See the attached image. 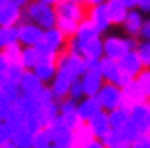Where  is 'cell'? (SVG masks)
I'll list each match as a JSON object with an SVG mask.
<instances>
[{
    "label": "cell",
    "instance_id": "29",
    "mask_svg": "<svg viewBox=\"0 0 150 148\" xmlns=\"http://www.w3.org/2000/svg\"><path fill=\"white\" fill-rule=\"evenodd\" d=\"M14 44H18L16 28H4V26H0V52L10 47V45H14Z\"/></svg>",
    "mask_w": 150,
    "mask_h": 148
},
{
    "label": "cell",
    "instance_id": "3",
    "mask_svg": "<svg viewBox=\"0 0 150 148\" xmlns=\"http://www.w3.org/2000/svg\"><path fill=\"white\" fill-rule=\"evenodd\" d=\"M22 16H24L22 22L36 24L38 28H42L44 32L55 28V12H53L52 6H45V4H40V2L32 0L30 4L22 10Z\"/></svg>",
    "mask_w": 150,
    "mask_h": 148
},
{
    "label": "cell",
    "instance_id": "37",
    "mask_svg": "<svg viewBox=\"0 0 150 148\" xmlns=\"http://www.w3.org/2000/svg\"><path fill=\"white\" fill-rule=\"evenodd\" d=\"M134 10L140 12L142 16H148L150 14V0H136L134 2Z\"/></svg>",
    "mask_w": 150,
    "mask_h": 148
},
{
    "label": "cell",
    "instance_id": "35",
    "mask_svg": "<svg viewBox=\"0 0 150 148\" xmlns=\"http://www.w3.org/2000/svg\"><path fill=\"white\" fill-rule=\"evenodd\" d=\"M69 99H71V101H75V103H77V101H81L83 97V87H81V81H79V79H75L73 83H71V87H69Z\"/></svg>",
    "mask_w": 150,
    "mask_h": 148
},
{
    "label": "cell",
    "instance_id": "18",
    "mask_svg": "<svg viewBox=\"0 0 150 148\" xmlns=\"http://www.w3.org/2000/svg\"><path fill=\"white\" fill-rule=\"evenodd\" d=\"M144 18L140 12H136V10H128L127 18H125V22H122V30L127 32L128 38H140V32H142V26H144Z\"/></svg>",
    "mask_w": 150,
    "mask_h": 148
},
{
    "label": "cell",
    "instance_id": "50",
    "mask_svg": "<svg viewBox=\"0 0 150 148\" xmlns=\"http://www.w3.org/2000/svg\"><path fill=\"white\" fill-rule=\"evenodd\" d=\"M148 103H150V101H148Z\"/></svg>",
    "mask_w": 150,
    "mask_h": 148
},
{
    "label": "cell",
    "instance_id": "6",
    "mask_svg": "<svg viewBox=\"0 0 150 148\" xmlns=\"http://www.w3.org/2000/svg\"><path fill=\"white\" fill-rule=\"evenodd\" d=\"M55 65H57V73L69 77L71 81L81 79L83 73L87 71V63L79 55H73L69 52H61L57 55V59H55Z\"/></svg>",
    "mask_w": 150,
    "mask_h": 148
},
{
    "label": "cell",
    "instance_id": "43",
    "mask_svg": "<svg viewBox=\"0 0 150 148\" xmlns=\"http://www.w3.org/2000/svg\"><path fill=\"white\" fill-rule=\"evenodd\" d=\"M34 2H40V4H45V6H55V4H57V2H59V0H34Z\"/></svg>",
    "mask_w": 150,
    "mask_h": 148
},
{
    "label": "cell",
    "instance_id": "13",
    "mask_svg": "<svg viewBox=\"0 0 150 148\" xmlns=\"http://www.w3.org/2000/svg\"><path fill=\"white\" fill-rule=\"evenodd\" d=\"M87 20L97 28V32L101 34V36L111 30V22H109V14H107V6L105 4L87 8Z\"/></svg>",
    "mask_w": 150,
    "mask_h": 148
},
{
    "label": "cell",
    "instance_id": "31",
    "mask_svg": "<svg viewBox=\"0 0 150 148\" xmlns=\"http://www.w3.org/2000/svg\"><path fill=\"white\" fill-rule=\"evenodd\" d=\"M134 52H136V55H138V59H140V63H142L144 69H150V42L138 40Z\"/></svg>",
    "mask_w": 150,
    "mask_h": 148
},
{
    "label": "cell",
    "instance_id": "14",
    "mask_svg": "<svg viewBox=\"0 0 150 148\" xmlns=\"http://www.w3.org/2000/svg\"><path fill=\"white\" fill-rule=\"evenodd\" d=\"M22 20H24L22 8L10 4L8 0L0 4V26H4V28H16Z\"/></svg>",
    "mask_w": 150,
    "mask_h": 148
},
{
    "label": "cell",
    "instance_id": "21",
    "mask_svg": "<svg viewBox=\"0 0 150 148\" xmlns=\"http://www.w3.org/2000/svg\"><path fill=\"white\" fill-rule=\"evenodd\" d=\"M71 83H73V81H71L69 77H65V75H61V73H55V77H53L52 83L47 85V89L52 91L53 99H55V101L59 103V101H63V99H67Z\"/></svg>",
    "mask_w": 150,
    "mask_h": 148
},
{
    "label": "cell",
    "instance_id": "30",
    "mask_svg": "<svg viewBox=\"0 0 150 148\" xmlns=\"http://www.w3.org/2000/svg\"><path fill=\"white\" fill-rule=\"evenodd\" d=\"M2 57L6 61V65H20V53H22V45L20 44H14L6 47V50H2Z\"/></svg>",
    "mask_w": 150,
    "mask_h": 148
},
{
    "label": "cell",
    "instance_id": "1",
    "mask_svg": "<svg viewBox=\"0 0 150 148\" xmlns=\"http://www.w3.org/2000/svg\"><path fill=\"white\" fill-rule=\"evenodd\" d=\"M55 12V28L59 30L63 36L73 38L77 26L87 18V8L83 4H69V2H57L53 6Z\"/></svg>",
    "mask_w": 150,
    "mask_h": 148
},
{
    "label": "cell",
    "instance_id": "24",
    "mask_svg": "<svg viewBox=\"0 0 150 148\" xmlns=\"http://www.w3.org/2000/svg\"><path fill=\"white\" fill-rule=\"evenodd\" d=\"M34 130L32 128H28L26 125L18 126L14 132H12V136H10V142L14 144L16 148H32V142H34Z\"/></svg>",
    "mask_w": 150,
    "mask_h": 148
},
{
    "label": "cell",
    "instance_id": "19",
    "mask_svg": "<svg viewBox=\"0 0 150 148\" xmlns=\"http://www.w3.org/2000/svg\"><path fill=\"white\" fill-rule=\"evenodd\" d=\"M87 126H89V130H91V134H93V138H97V140H103L107 134L111 132L109 117H107L105 111H101L99 115H95V117H93L89 123H87Z\"/></svg>",
    "mask_w": 150,
    "mask_h": 148
},
{
    "label": "cell",
    "instance_id": "8",
    "mask_svg": "<svg viewBox=\"0 0 150 148\" xmlns=\"http://www.w3.org/2000/svg\"><path fill=\"white\" fill-rule=\"evenodd\" d=\"M95 99H97L101 111H105V113H111V111H115V109L122 107V93H120V87L112 85V83H105L103 87L99 89V93L95 95Z\"/></svg>",
    "mask_w": 150,
    "mask_h": 148
},
{
    "label": "cell",
    "instance_id": "10",
    "mask_svg": "<svg viewBox=\"0 0 150 148\" xmlns=\"http://www.w3.org/2000/svg\"><path fill=\"white\" fill-rule=\"evenodd\" d=\"M45 130L50 134V140L53 146L57 148H73V130L61 123L59 118H55L50 126H45Z\"/></svg>",
    "mask_w": 150,
    "mask_h": 148
},
{
    "label": "cell",
    "instance_id": "5",
    "mask_svg": "<svg viewBox=\"0 0 150 148\" xmlns=\"http://www.w3.org/2000/svg\"><path fill=\"white\" fill-rule=\"evenodd\" d=\"M138 40L128 36H119V34H109L103 38V57L119 61L127 52H134Z\"/></svg>",
    "mask_w": 150,
    "mask_h": 148
},
{
    "label": "cell",
    "instance_id": "41",
    "mask_svg": "<svg viewBox=\"0 0 150 148\" xmlns=\"http://www.w3.org/2000/svg\"><path fill=\"white\" fill-rule=\"evenodd\" d=\"M8 2H10V4H14V6H18V8H22V10H24V8L28 6V4H30L32 0H8Z\"/></svg>",
    "mask_w": 150,
    "mask_h": 148
},
{
    "label": "cell",
    "instance_id": "15",
    "mask_svg": "<svg viewBox=\"0 0 150 148\" xmlns=\"http://www.w3.org/2000/svg\"><path fill=\"white\" fill-rule=\"evenodd\" d=\"M75 113H77L79 123L87 125L95 115L101 113V107H99V103H97L95 97H83L81 101H77V109H75Z\"/></svg>",
    "mask_w": 150,
    "mask_h": 148
},
{
    "label": "cell",
    "instance_id": "16",
    "mask_svg": "<svg viewBox=\"0 0 150 148\" xmlns=\"http://www.w3.org/2000/svg\"><path fill=\"white\" fill-rule=\"evenodd\" d=\"M117 63H119L120 71L127 75V77H130V79H136L138 73L144 69L142 63H140V59H138V55H136V52H127Z\"/></svg>",
    "mask_w": 150,
    "mask_h": 148
},
{
    "label": "cell",
    "instance_id": "4",
    "mask_svg": "<svg viewBox=\"0 0 150 148\" xmlns=\"http://www.w3.org/2000/svg\"><path fill=\"white\" fill-rule=\"evenodd\" d=\"M65 45H67V38L61 34L57 28L45 30L42 42L36 45V52L40 57L45 59H57L61 52H65Z\"/></svg>",
    "mask_w": 150,
    "mask_h": 148
},
{
    "label": "cell",
    "instance_id": "44",
    "mask_svg": "<svg viewBox=\"0 0 150 148\" xmlns=\"http://www.w3.org/2000/svg\"><path fill=\"white\" fill-rule=\"evenodd\" d=\"M59 2H69V4H83V0H59Z\"/></svg>",
    "mask_w": 150,
    "mask_h": 148
},
{
    "label": "cell",
    "instance_id": "38",
    "mask_svg": "<svg viewBox=\"0 0 150 148\" xmlns=\"http://www.w3.org/2000/svg\"><path fill=\"white\" fill-rule=\"evenodd\" d=\"M8 142H10V130H8L6 126L0 123V148H2V146H6Z\"/></svg>",
    "mask_w": 150,
    "mask_h": 148
},
{
    "label": "cell",
    "instance_id": "9",
    "mask_svg": "<svg viewBox=\"0 0 150 148\" xmlns=\"http://www.w3.org/2000/svg\"><path fill=\"white\" fill-rule=\"evenodd\" d=\"M101 61V59H99ZM99 61H93V63H87V71L83 73V77L79 79L83 87V95L85 97H95L99 93V89L105 85L103 77L99 73Z\"/></svg>",
    "mask_w": 150,
    "mask_h": 148
},
{
    "label": "cell",
    "instance_id": "20",
    "mask_svg": "<svg viewBox=\"0 0 150 148\" xmlns=\"http://www.w3.org/2000/svg\"><path fill=\"white\" fill-rule=\"evenodd\" d=\"M120 93H122V107H127V109H130V107H134V105L146 101L144 93L140 91V87L136 85L134 79L128 83V85H125V87L120 89Z\"/></svg>",
    "mask_w": 150,
    "mask_h": 148
},
{
    "label": "cell",
    "instance_id": "45",
    "mask_svg": "<svg viewBox=\"0 0 150 148\" xmlns=\"http://www.w3.org/2000/svg\"><path fill=\"white\" fill-rule=\"evenodd\" d=\"M2 148H16V146H14V144H12V142H8L6 146H2Z\"/></svg>",
    "mask_w": 150,
    "mask_h": 148
},
{
    "label": "cell",
    "instance_id": "11",
    "mask_svg": "<svg viewBox=\"0 0 150 148\" xmlns=\"http://www.w3.org/2000/svg\"><path fill=\"white\" fill-rule=\"evenodd\" d=\"M16 34H18V44L22 47H36L44 38V30L38 28L36 24L20 22L16 26Z\"/></svg>",
    "mask_w": 150,
    "mask_h": 148
},
{
    "label": "cell",
    "instance_id": "34",
    "mask_svg": "<svg viewBox=\"0 0 150 148\" xmlns=\"http://www.w3.org/2000/svg\"><path fill=\"white\" fill-rule=\"evenodd\" d=\"M57 107H59V115H77L75 113V109H77V103L75 101H71V99H63V101H59L57 103Z\"/></svg>",
    "mask_w": 150,
    "mask_h": 148
},
{
    "label": "cell",
    "instance_id": "39",
    "mask_svg": "<svg viewBox=\"0 0 150 148\" xmlns=\"http://www.w3.org/2000/svg\"><path fill=\"white\" fill-rule=\"evenodd\" d=\"M140 38L144 42H150V18L144 20V26H142V32H140Z\"/></svg>",
    "mask_w": 150,
    "mask_h": 148
},
{
    "label": "cell",
    "instance_id": "32",
    "mask_svg": "<svg viewBox=\"0 0 150 148\" xmlns=\"http://www.w3.org/2000/svg\"><path fill=\"white\" fill-rule=\"evenodd\" d=\"M134 81H136V85L140 87V91L144 93L146 101H150V69H142Z\"/></svg>",
    "mask_w": 150,
    "mask_h": 148
},
{
    "label": "cell",
    "instance_id": "28",
    "mask_svg": "<svg viewBox=\"0 0 150 148\" xmlns=\"http://www.w3.org/2000/svg\"><path fill=\"white\" fill-rule=\"evenodd\" d=\"M91 140H93V134H91L89 126L81 123L73 130V148H83L85 144H89Z\"/></svg>",
    "mask_w": 150,
    "mask_h": 148
},
{
    "label": "cell",
    "instance_id": "2",
    "mask_svg": "<svg viewBox=\"0 0 150 148\" xmlns=\"http://www.w3.org/2000/svg\"><path fill=\"white\" fill-rule=\"evenodd\" d=\"M119 130H125V134L130 140L138 138L140 134L150 132V103L148 101L130 107L128 109V123Z\"/></svg>",
    "mask_w": 150,
    "mask_h": 148
},
{
    "label": "cell",
    "instance_id": "49",
    "mask_svg": "<svg viewBox=\"0 0 150 148\" xmlns=\"http://www.w3.org/2000/svg\"><path fill=\"white\" fill-rule=\"evenodd\" d=\"M2 2H6V0H2Z\"/></svg>",
    "mask_w": 150,
    "mask_h": 148
},
{
    "label": "cell",
    "instance_id": "48",
    "mask_svg": "<svg viewBox=\"0 0 150 148\" xmlns=\"http://www.w3.org/2000/svg\"><path fill=\"white\" fill-rule=\"evenodd\" d=\"M0 4H2V0H0Z\"/></svg>",
    "mask_w": 150,
    "mask_h": 148
},
{
    "label": "cell",
    "instance_id": "40",
    "mask_svg": "<svg viewBox=\"0 0 150 148\" xmlns=\"http://www.w3.org/2000/svg\"><path fill=\"white\" fill-rule=\"evenodd\" d=\"M107 0H83V6L85 8H93V6H99V4H105Z\"/></svg>",
    "mask_w": 150,
    "mask_h": 148
},
{
    "label": "cell",
    "instance_id": "47",
    "mask_svg": "<svg viewBox=\"0 0 150 148\" xmlns=\"http://www.w3.org/2000/svg\"><path fill=\"white\" fill-rule=\"evenodd\" d=\"M50 148H57V146H53V144H52V146H50Z\"/></svg>",
    "mask_w": 150,
    "mask_h": 148
},
{
    "label": "cell",
    "instance_id": "22",
    "mask_svg": "<svg viewBox=\"0 0 150 148\" xmlns=\"http://www.w3.org/2000/svg\"><path fill=\"white\" fill-rule=\"evenodd\" d=\"M105 6H107V14H109L111 26H122L125 18H127V14H128V8L125 6L120 0H107Z\"/></svg>",
    "mask_w": 150,
    "mask_h": 148
},
{
    "label": "cell",
    "instance_id": "42",
    "mask_svg": "<svg viewBox=\"0 0 150 148\" xmlns=\"http://www.w3.org/2000/svg\"><path fill=\"white\" fill-rule=\"evenodd\" d=\"M83 148H105V144H103L101 140H97V138H93V140H91L89 144H85Z\"/></svg>",
    "mask_w": 150,
    "mask_h": 148
},
{
    "label": "cell",
    "instance_id": "46",
    "mask_svg": "<svg viewBox=\"0 0 150 148\" xmlns=\"http://www.w3.org/2000/svg\"><path fill=\"white\" fill-rule=\"evenodd\" d=\"M0 89H2V75H0Z\"/></svg>",
    "mask_w": 150,
    "mask_h": 148
},
{
    "label": "cell",
    "instance_id": "25",
    "mask_svg": "<svg viewBox=\"0 0 150 148\" xmlns=\"http://www.w3.org/2000/svg\"><path fill=\"white\" fill-rule=\"evenodd\" d=\"M101 142L105 144V148H130L132 144V140L125 134V130H111Z\"/></svg>",
    "mask_w": 150,
    "mask_h": 148
},
{
    "label": "cell",
    "instance_id": "17",
    "mask_svg": "<svg viewBox=\"0 0 150 148\" xmlns=\"http://www.w3.org/2000/svg\"><path fill=\"white\" fill-rule=\"evenodd\" d=\"M32 73L36 75L38 79L44 83V85H50V83H52V79L55 77V73H57V65H55V59L40 57L38 65L32 69Z\"/></svg>",
    "mask_w": 150,
    "mask_h": 148
},
{
    "label": "cell",
    "instance_id": "12",
    "mask_svg": "<svg viewBox=\"0 0 150 148\" xmlns=\"http://www.w3.org/2000/svg\"><path fill=\"white\" fill-rule=\"evenodd\" d=\"M47 85L38 79L32 71H24L20 81H18V91H20V97H28V99H36Z\"/></svg>",
    "mask_w": 150,
    "mask_h": 148
},
{
    "label": "cell",
    "instance_id": "7",
    "mask_svg": "<svg viewBox=\"0 0 150 148\" xmlns=\"http://www.w3.org/2000/svg\"><path fill=\"white\" fill-rule=\"evenodd\" d=\"M99 73H101V77H103L105 83H112V85H117L120 89L132 81L130 77H127V75L120 71L119 63L115 59H109V57H101V61H99Z\"/></svg>",
    "mask_w": 150,
    "mask_h": 148
},
{
    "label": "cell",
    "instance_id": "27",
    "mask_svg": "<svg viewBox=\"0 0 150 148\" xmlns=\"http://www.w3.org/2000/svg\"><path fill=\"white\" fill-rule=\"evenodd\" d=\"M40 61V55H38L36 47H22V53H20V67L24 71H32L34 67L38 65Z\"/></svg>",
    "mask_w": 150,
    "mask_h": 148
},
{
    "label": "cell",
    "instance_id": "26",
    "mask_svg": "<svg viewBox=\"0 0 150 148\" xmlns=\"http://www.w3.org/2000/svg\"><path fill=\"white\" fill-rule=\"evenodd\" d=\"M107 117H109L111 130H119V128H122V126L128 123V109L127 107H119V109H115V111L107 113Z\"/></svg>",
    "mask_w": 150,
    "mask_h": 148
},
{
    "label": "cell",
    "instance_id": "23",
    "mask_svg": "<svg viewBox=\"0 0 150 148\" xmlns=\"http://www.w3.org/2000/svg\"><path fill=\"white\" fill-rule=\"evenodd\" d=\"M95 38H101V34L97 32V28L93 26V24L85 18L79 26H77V30H75L73 38H69L71 42H75V44H85V42H89V40H95Z\"/></svg>",
    "mask_w": 150,
    "mask_h": 148
},
{
    "label": "cell",
    "instance_id": "36",
    "mask_svg": "<svg viewBox=\"0 0 150 148\" xmlns=\"http://www.w3.org/2000/svg\"><path fill=\"white\" fill-rule=\"evenodd\" d=\"M130 148H150V132L140 134L138 138H134L132 144H130Z\"/></svg>",
    "mask_w": 150,
    "mask_h": 148
},
{
    "label": "cell",
    "instance_id": "33",
    "mask_svg": "<svg viewBox=\"0 0 150 148\" xmlns=\"http://www.w3.org/2000/svg\"><path fill=\"white\" fill-rule=\"evenodd\" d=\"M52 146V140H50V134L45 128L38 130L34 134V142H32V148H50Z\"/></svg>",
    "mask_w": 150,
    "mask_h": 148
}]
</instances>
